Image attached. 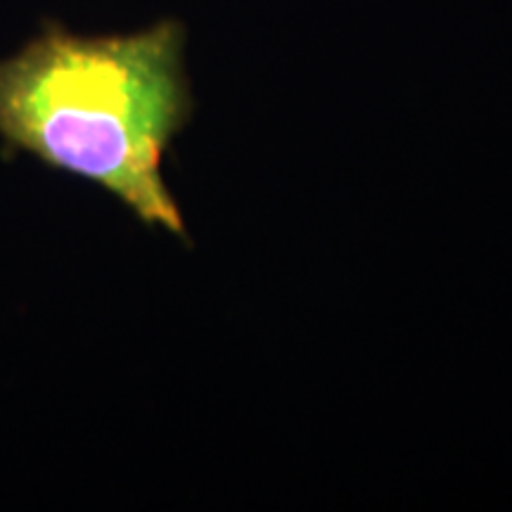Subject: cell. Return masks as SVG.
<instances>
[{"label":"cell","mask_w":512,"mask_h":512,"mask_svg":"<svg viewBox=\"0 0 512 512\" xmlns=\"http://www.w3.org/2000/svg\"><path fill=\"white\" fill-rule=\"evenodd\" d=\"M195 114L185 27L74 34L46 22L0 60V143L110 192L147 228L190 242L164 159Z\"/></svg>","instance_id":"obj_1"}]
</instances>
